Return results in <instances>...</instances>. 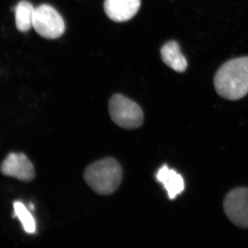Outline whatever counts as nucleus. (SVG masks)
<instances>
[{
  "mask_svg": "<svg viewBox=\"0 0 248 248\" xmlns=\"http://www.w3.org/2000/svg\"><path fill=\"white\" fill-rule=\"evenodd\" d=\"M221 97L238 100L248 93V57L233 59L218 70L214 79Z\"/></svg>",
  "mask_w": 248,
  "mask_h": 248,
  "instance_id": "1",
  "label": "nucleus"
},
{
  "mask_svg": "<svg viewBox=\"0 0 248 248\" xmlns=\"http://www.w3.org/2000/svg\"><path fill=\"white\" fill-rule=\"evenodd\" d=\"M84 177L87 185L98 195H110L120 187L123 172L118 161L109 157L90 165Z\"/></svg>",
  "mask_w": 248,
  "mask_h": 248,
  "instance_id": "2",
  "label": "nucleus"
},
{
  "mask_svg": "<svg viewBox=\"0 0 248 248\" xmlns=\"http://www.w3.org/2000/svg\"><path fill=\"white\" fill-rule=\"evenodd\" d=\"M108 110L110 118L120 128L133 130L143 123L144 115L141 107L122 94H116L110 98Z\"/></svg>",
  "mask_w": 248,
  "mask_h": 248,
  "instance_id": "3",
  "label": "nucleus"
},
{
  "mask_svg": "<svg viewBox=\"0 0 248 248\" xmlns=\"http://www.w3.org/2000/svg\"><path fill=\"white\" fill-rule=\"evenodd\" d=\"M32 28L38 35L50 40L61 37L66 29L63 18L48 4H42L35 8Z\"/></svg>",
  "mask_w": 248,
  "mask_h": 248,
  "instance_id": "4",
  "label": "nucleus"
},
{
  "mask_svg": "<svg viewBox=\"0 0 248 248\" xmlns=\"http://www.w3.org/2000/svg\"><path fill=\"white\" fill-rule=\"evenodd\" d=\"M228 218L236 226L248 228V188L238 187L231 190L223 202Z\"/></svg>",
  "mask_w": 248,
  "mask_h": 248,
  "instance_id": "5",
  "label": "nucleus"
},
{
  "mask_svg": "<svg viewBox=\"0 0 248 248\" xmlns=\"http://www.w3.org/2000/svg\"><path fill=\"white\" fill-rule=\"evenodd\" d=\"M0 171L5 176L22 182H31L35 177L33 165L22 153H10L1 164Z\"/></svg>",
  "mask_w": 248,
  "mask_h": 248,
  "instance_id": "6",
  "label": "nucleus"
},
{
  "mask_svg": "<svg viewBox=\"0 0 248 248\" xmlns=\"http://www.w3.org/2000/svg\"><path fill=\"white\" fill-rule=\"evenodd\" d=\"M141 6V0H105L104 8L111 20L124 22L130 20Z\"/></svg>",
  "mask_w": 248,
  "mask_h": 248,
  "instance_id": "7",
  "label": "nucleus"
},
{
  "mask_svg": "<svg viewBox=\"0 0 248 248\" xmlns=\"http://www.w3.org/2000/svg\"><path fill=\"white\" fill-rule=\"evenodd\" d=\"M156 180L161 183L168 192L170 200H174L185 188L182 176L164 165L156 174Z\"/></svg>",
  "mask_w": 248,
  "mask_h": 248,
  "instance_id": "8",
  "label": "nucleus"
},
{
  "mask_svg": "<svg viewBox=\"0 0 248 248\" xmlns=\"http://www.w3.org/2000/svg\"><path fill=\"white\" fill-rule=\"evenodd\" d=\"M161 57L163 62L174 71L183 73L187 69V60L175 41H170L163 46L161 48Z\"/></svg>",
  "mask_w": 248,
  "mask_h": 248,
  "instance_id": "9",
  "label": "nucleus"
},
{
  "mask_svg": "<svg viewBox=\"0 0 248 248\" xmlns=\"http://www.w3.org/2000/svg\"><path fill=\"white\" fill-rule=\"evenodd\" d=\"M35 9L30 1L27 0H22L18 3L14 9L16 27L18 31L27 32L32 28Z\"/></svg>",
  "mask_w": 248,
  "mask_h": 248,
  "instance_id": "10",
  "label": "nucleus"
},
{
  "mask_svg": "<svg viewBox=\"0 0 248 248\" xmlns=\"http://www.w3.org/2000/svg\"><path fill=\"white\" fill-rule=\"evenodd\" d=\"M14 217H17L22 223L23 228L26 232L33 234L36 231L35 218L31 215L29 209L20 202H16L14 203Z\"/></svg>",
  "mask_w": 248,
  "mask_h": 248,
  "instance_id": "11",
  "label": "nucleus"
}]
</instances>
